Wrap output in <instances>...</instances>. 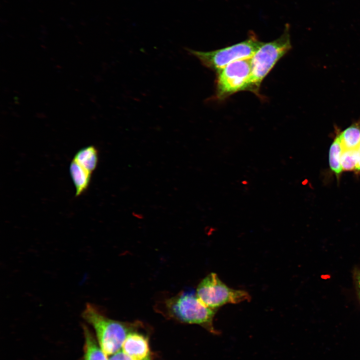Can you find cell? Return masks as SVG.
<instances>
[{"mask_svg": "<svg viewBox=\"0 0 360 360\" xmlns=\"http://www.w3.org/2000/svg\"><path fill=\"white\" fill-rule=\"evenodd\" d=\"M82 318L94 329L98 343L106 354L120 350L134 324L110 319L94 304L88 303L82 314Z\"/></svg>", "mask_w": 360, "mask_h": 360, "instance_id": "obj_1", "label": "cell"}, {"mask_svg": "<svg viewBox=\"0 0 360 360\" xmlns=\"http://www.w3.org/2000/svg\"><path fill=\"white\" fill-rule=\"evenodd\" d=\"M292 48L290 26L276 40L263 42L251 58V74L245 90L260 96L262 82L276 63Z\"/></svg>", "mask_w": 360, "mask_h": 360, "instance_id": "obj_2", "label": "cell"}, {"mask_svg": "<svg viewBox=\"0 0 360 360\" xmlns=\"http://www.w3.org/2000/svg\"><path fill=\"white\" fill-rule=\"evenodd\" d=\"M166 308L170 316L180 322L199 324L213 334H220L213 326L217 310L204 305L192 290H184L166 300Z\"/></svg>", "mask_w": 360, "mask_h": 360, "instance_id": "obj_3", "label": "cell"}, {"mask_svg": "<svg viewBox=\"0 0 360 360\" xmlns=\"http://www.w3.org/2000/svg\"><path fill=\"white\" fill-rule=\"evenodd\" d=\"M262 44L255 34L250 32L246 40L210 52L190 49L188 51L204 66L218 72L234 61L252 58Z\"/></svg>", "mask_w": 360, "mask_h": 360, "instance_id": "obj_4", "label": "cell"}, {"mask_svg": "<svg viewBox=\"0 0 360 360\" xmlns=\"http://www.w3.org/2000/svg\"><path fill=\"white\" fill-rule=\"evenodd\" d=\"M196 294L204 305L214 310L227 304H236L251 299L247 292L228 287L214 272L210 273L200 282Z\"/></svg>", "mask_w": 360, "mask_h": 360, "instance_id": "obj_5", "label": "cell"}, {"mask_svg": "<svg viewBox=\"0 0 360 360\" xmlns=\"http://www.w3.org/2000/svg\"><path fill=\"white\" fill-rule=\"evenodd\" d=\"M217 99L222 100L245 90L251 74V58L234 61L216 72Z\"/></svg>", "mask_w": 360, "mask_h": 360, "instance_id": "obj_6", "label": "cell"}, {"mask_svg": "<svg viewBox=\"0 0 360 360\" xmlns=\"http://www.w3.org/2000/svg\"><path fill=\"white\" fill-rule=\"evenodd\" d=\"M122 348V350L134 360H144L150 357L148 338L140 333L130 332Z\"/></svg>", "mask_w": 360, "mask_h": 360, "instance_id": "obj_7", "label": "cell"}, {"mask_svg": "<svg viewBox=\"0 0 360 360\" xmlns=\"http://www.w3.org/2000/svg\"><path fill=\"white\" fill-rule=\"evenodd\" d=\"M69 171L76 188V196H78L88 188L92 174L86 170L73 160L70 164Z\"/></svg>", "mask_w": 360, "mask_h": 360, "instance_id": "obj_8", "label": "cell"}, {"mask_svg": "<svg viewBox=\"0 0 360 360\" xmlns=\"http://www.w3.org/2000/svg\"><path fill=\"white\" fill-rule=\"evenodd\" d=\"M82 329L84 338V360H108L90 330L84 324Z\"/></svg>", "mask_w": 360, "mask_h": 360, "instance_id": "obj_9", "label": "cell"}, {"mask_svg": "<svg viewBox=\"0 0 360 360\" xmlns=\"http://www.w3.org/2000/svg\"><path fill=\"white\" fill-rule=\"evenodd\" d=\"M89 172L92 174L98 162L97 148L90 145L79 150L72 159Z\"/></svg>", "mask_w": 360, "mask_h": 360, "instance_id": "obj_10", "label": "cell"}, {"mask_svg": "<svg viewBox=\"0 0 360 360\" xmlns=\"http://www.w3.org/2000/svg\"><path fill=\"white\" fill-rule=\"evenodd\" d=\"M344 149H356L360 145V123H355L338 136Z\"/></svg>", "mask_w": 360, "mask_h": 360, "instance_id": "obj_11", "label": "cell"}, {"mask_svg": "<svg viewBox=\"0 0 360 360\" xmlns=\"http://www.w3.org/2000/svg\"><path fill=\"white\" fill-rule=\"evenodd\" d=\"M344 148L338 136L330 145L329 150V165L332 171L338 178L342 172L340 159Z\"/></svg>", "mask_w": 360, "mask_h": 360, "instance_id": "obj_12", "label": "cell"}, {"mask_svg": "<svg viewBox=\"0 0 360 360\" xmlns=\"http://www.w3.org/2000/svg\"><path fill=\"white\" fill-rule=\"evenodd\" d=\"M357 162V149H344L340 159L342 171L356 170Z\"/></svg>", "mask_w": 360, "mask_h": 360, "instance_id": "obj_13", "label": "cell"}, {"mask_svg": "<svg viewBox=\"0 0 360 360\" xmlns=\"http://www.w3.org/2000/svg\"><path fill=\"white\" fill-rule=\"evenodd\" d=\"M353 280L356 292L360 301V269L356 268L353 272Z\"/></svg>", "mask_w": 360, "mask_h": 360, "instance_id": "obj_14", "label": "cell"}, {"mask_svg": "<svg viewBox=\"0 0 360 360\" xmlns=\"http://www.w3.org/2000/svg\"><path fill=\"white\" fill-rule=\"evenodd\" d=\"M108 360H134L132 358L125 354L122 350H119L112 354Z\"/></svg>", "mask_w": 360, "mask_h": 360, "instance_id": "obj_15", "label": "cell"}, {"mask_svg": "<svg viewBox=\"0 0 360 360\" xmlns=\"http://www.w3.org/2000/svg\"><path fill=\"white\" fill-rule=\"evenodd\" d=\"M356 149L358 151V162L356 170L360 172V145Z\"/></svg>", "mask_w": 360, "mask_h": 360, "instance_id": "obj_16", "label": "cell"}, {"mask_svg": "<svg viewBox=\"0 0 360 360\" xmlns=\"http://www.w3.org/2000/svg\"><path fill=\"white\" fill-rule=\"evenodd\" d=\"M144 360H150V358L149 357V358H146V359Z\"/></svg>", "mask_w": 360, "mask_h": 360, "instance_id": "obj_17", "label": "cell"}]
</instances>
